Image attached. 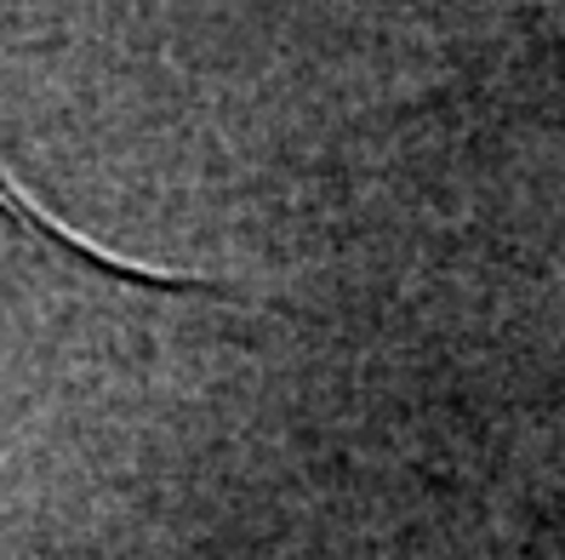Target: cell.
<instances>
[{"label": "cell", "mask_w": 565, "mask_h": 560, "mask_svg": "<svg viewBox=\"0 0 565 560\" xmlns=\"http://www.w3.org/2000/svg\"><path fill=\"white\" fill-rule=\"evenodd\" d=\"M0 207H7V212H18L29 229H41V235L63 241L70 252H81V257H92V263H104V270L126 275V281H149V286H212V281H194V275H183V270H160V263L126 257V252H115V246H104V241H92L86 229L63 223V218H57L46 201H35V189H23L12 172H0Z\"/></svg>", "instance_id": "obj_1"}]
</instances>
